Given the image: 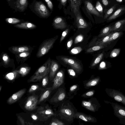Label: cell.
<instances>
[{"label":"cell","mask_w":125,"mask_h":125,"mask_svg":"<svg viewBox=\"0 0 125 125\" xmlns=\"http://www.w3.org/2000/svg\"><path fill=\"white\" fill-rule=\"evenodd\" d=\"M59 106L56 116L65 124L69 125L73 123L77 111L69 99H67Z\"/></svg>","instance_id":"6da1fadb"},{"label":"cell","mask_w":125,"mask_h":125,"mask_svg":"<svg viewBox=\"0 0 125 125\" xmlns=\"http://www.w3.org/2000/svg\"><path fill=\"white\" fill-rule=\"evenodd\" d=\"M51 61L49 58L36 71L29 79V82L38 81L47 75L50 71Z\"/></svg>","instance_id":"7a4b0ae2"},{"label":"cell","mask_w":125,"mask_h":125,"mask_svg":"<svg viewBox=\"0 0 125 125\" xmlns=\"http://www.w3.org/2000/svg\"><path fill=\"white\" fill-rule=\"evenodd\" d=\"M58 89L51 99L52 103L59 105L67 99L64 83L57 88Z\"/></svg>","instance_id":"3957f363"},{"label":"cell","mask_w":125,"mask_h":125,"mask_svg":"<svg viewBox=\"0 0 125 125\" xmlns=\"http://www.w3.org/2000/svg\"><path fill=\"white\" fill-rule=\"evenodd\" d=\"M56 38L46 40L40 45L36 54L37 57L39 58L45 54L52 47L56 40Z\"/></svg>","instance_id":"277c9868"},{"label":"cell","mask_w":125,"mask_h":125,"mask_svg":"<svg viewBox=\"0 0 125 125\" xmlns=\"http://www.w3.org/2000/svg\"><path fill=\"white\" fill-rule=\"evenodd\" d=\"M37 114L44 120H47L53 116H56V112L55 113L50 108L47 106L45 107H40L37 111Z\"/></svg>","instance_id":"5b68a950"},{"label":"cell","mask_w":125,"mask_h":125,"mask_svg":"<svg viewBox=\"0 0 125 125\" xmlns=\"http://www.w3.org/2000/svg\"><path fill=\"white\" fill-rule=\"evenodd\" d=\"M64 73L62 70L59 71L55 76L53 79V83L51 87L52 90L58 88L64 83Z\"/></svg>","instance_id":"8992f818"},{"label":"cell","mask_w":125,"mask_h":125,"mask_svg":"<svg viewBox=\"0 0 125 125\" xmlns=\"http://www.w3.org/2000/svg\"><path fill=\"white\" fill-rule=\"evenodd\" d=\"M96 99L92 97L87 100H83L82 102V106L86 109L91 111H96L98 107Z\"/></svg>","instance_id":"52a82bcc"},{"label":"cell","mask_w":125,"mask_h":125,"mask_svg":"<svg viewBox=\"0 0 125 125\" xmlns=\"http://www.w3.org/2000/svg\"><path fill=\"white\" fill-rule=\"evenodd\" d=\"M61 59L65 63L69 65L78 73L81 71L82 67L80 64L75 60L64 57H60Z\"/></svg>","instance_id":"ba28073f"},{"label":"cell","mask_w":125,"mask_h":125,"mask_svg":"<svg viewBox=\"0 0 125 125\" xmlns=\"http://www.w3.org/2000/svg\"><path fill=\"white\" fill-rule=\"evenodd\" d=\"M34 9L36 11L41 17L45 18L49 15V11L46 6L42 2H37L35 4Z\"/></svg>","instance_id":"9c48e42d"},{"label":"cell","mask_w":125,"mask_h":125,"mask_svg":"<svg viewBox=\"0 0 125 125\" xmlns=\"http://www.w3.org/2000/svg\"><path fill=\"white\" fill-rule=\"evenodd\" d=\"M38 98L36 96L31 95L28 97L24 105L25 108L28 111L34 110L38 102Z\"/></svg>","instance_id":"30bf717a"},{"label":"cell","mask_w":125,"mask_h":125,"mask_svg":"<svg viewBox=\"0 0 125 125\" xmlns=\"http://www.w3.org/2000/svg\"><path fill=\"white\" fill-rule=\"evenodd\" d=\"M75 118L80 119L86 122L95 123L96 121V119L95 117L78 112L76 114Z\"/></svg>","instance_id":"8fae6325"},{"label":"cell","mask_w":125,"mask_h":125,"mask_svg":"<svg viewBox=\"0 0 125 125\" xmlns=\"http://www.w3.org/2000/svg\"><path fill=\"white\" fill-rule=\"evenodd\" d=\"M26 91L25 89H22L13 94L8 99L7 103L9 104L15 103L24 94Z\"/></svg>","instance_id":"7c38bea8"},{"label":"cell","mask_w":125,"mask_h":125,"mask_svg":"<svg viewBox=\"0 0 125 125\" xmlns=\"http://www.w3.org/2000/svg\"><path fill=\"white\" fill-rule=\"evenodd\" d=\"M31 48L27 46H14L10 48L9 49L14 54H19L25 52H29Z\"/></svg>","instance_id":"4fadbf2b"},{"label":"cell","mask_w":125,"mask_h":125,"mask_svg":"<svg viewBox=\"0 0 125 125\" xmlns=\"http://www.w3.org/2000/svg\"><path fill=\"white\" fill-rule=\"evenodd\" d=\"M53 24L54 27L56 29H63L67 26L64 20L60 17L55 18L53 20Z\"/></svg>","instance_id":"5bb4252c"},{"label":"cell","mask_w":125,"mask_h":125,"mask_svg":"<svg viewBox=\"0 0 125 125\" xmlns=\"http://www.w3.org/2000/svg\"><path fill=\"white\" fill-rule=\"evenodd\" d=\"M59 67V65L57 62L53 60L51 61L49 76L51 80H53Z\"/></svg>","instance_id":"9a60e30c"},{"label":"cell","mask_w":125,"mask_h":125,"mask_svg":"<svg viewBox=\"0 0 125 125\" xmlns=\"http://www.w3.org/2000/svg\"><path fill=\"white\" fill-rule=\"evenodd\" d=\"M85 3L86 8L88 12L98 17L100 16L99 12L89 1H85Z\"/></svg>","instance_id":"2e32d148"},{"label":"cell","mask_w":125,"mask_h":125,"mask_svg":"<svg viewBox=\"0 0 125 125\" xmlns=\"http://www.w3.org/2000/svg\"><path fill=\"white\" fill-rule=\"evenodd\" d=\"M76 21L77 26L79 28H86L88 26L87 23L79 14L76 15Z\"/></svg>","instance_id":"e0dca14e"},{"label":"cell","mask_w":125,"mask_h":125,"mask_svg":"<svg viewBox=\"0 0 125 125\" xmlns=\"http://www.w3.org/2000/svg\"><path fill=\"white\" fill-rule=\"evenodd\" d=\"M14 27L22 29H32L35 28L36 25L31 23L29 22L22 23L15 25Z\"/></svg>","instance_id":"ac0fdd59"},{"label":"cell","mask_w":125,"mask_h":125,"mask_svg":"<svg viewBox=\"0 0 125 125\" xmlns=\"http://www.w3.org/2000/svg\"><path fill=\"white\" fill-rule=\"evenodd\" d=\"M79 89V86L77 84L72 86L70 88L69 92L67 95V97L69 99L73 98L77 94V91Z\"/></svg>","instance_id":"d6986e66"},{"label":"cell","mask_w":125,"mask_h":125,"mask_svg":"<svg viewBox=\"0 0 125 125\" xmlns=\"http://www.w3.org/2000/svg\"><path fill=\"white\" fill-rule=\"evenodd\" d=\"M99 81L98 78H93L87 81L84 83L85 88L88 89L95 86L98 83Z\"/></svg>","instance_id":"ffe728a7"},{"label":"cell","mask_w":125,"mask_h":125,"mask_svg":"<svg viewBox=\"0 0 125 125\" xmlns=\"http://www.w3.org/2000/svg\"><path fill=\"white\" fill-rule=\"evenodd\" d=\"M125 10V7H120L111 16L108 18L107 20L108 21H110L114 20L119 17Z\"/></svg>","instance_id":"44dd1931"},{"label":"cell","mask_w":125,"mask_h":125,"mask_svg":"<svg viewBox=\"0 0 125 125\" xmlns=\"http://www.w3.org/2000/svg\"><path fill=\"white\" fill-rule=\"evenodd\" d=\"M71 6L72 10L76 14L78 11L79 9L81 4V0H71Z\"/></svg>","instance_id":"7402d4cb"},{"label":"cell","mask_w":125,"mask_h":125,"mask_svg":"<svg viewBox=\"0 0 125 125\" xmlns=\"http://www.w3.org/2000/svg\"><path fill=\"white\" fill-rule=\"evenodd\" d=\"M17 8L19 10L23 11L24 10L28 5L27 0H17L16 2Z\"/></svg>","instance_id":"603a6c76"},{"label":"cell","mask_w":125,"mask_h":125,"mask_svg":"<svg viewBox=\"0 0 125 125\" xmlns=\"http://www.w3.org/2000/svg\"><path fill=\"white\" fill-rule=\"evenodd\" d=\"M113 26L109 25L104 28L101 31L98 36L103 37L109 35L111 32H113Z\"/></svg>","instance_id":"cb8c5ba5"},{"label":"cell","mask_w":125,"mask_h":125,"mask_svg":"<svg viewBox=\"0 0 125 125\" xmlns=\"http://www.w3.org/2000/svg\"><path fill=\"white\" fill-rule=\"evenodd\" d=\"M52 91L51 87L46 88L41 95L38 104H39L48 98L50 96Z\"/></svg>","instance_id":"d4e9b609"},{"label":"cell","mask_w":125,"mask_h":125,"mask_svg":"<svg viewBox=\"0 0 125 125\" xmlns=\"http://www.w3.org/2000/svg\"><path fill=\"white\" fill-rule=\"evenodd\" d=\"M125 24V19L118 21L113 26V31H118L122 28Z\"/></svg>","instance_id":"484cf974"},{"label":"cell","mask_w":125,"mask_h":125,"mask_svg":"<svg viewBox=\"0 0 125 125\" xmlns=\"http://www.w3.org/2000/svg\"><path fill=\"white\" fill-rule=\"evenodd\" d=\"M108 44H109L106 43L101 45H96L88 49L87 50L86 52H91L99 50L106 47Z\"/></svg>","instance_id":"4316f807"},{"label":"cell","mask_w":125,"mask_h":125,"mask_svg":"<svg viewBox=\"0 0 125 125\" xmlns=\"http://www.w3.org/2000/svg\"><path fill=\"white\" fill-rule=\"evenodd\" d=\"M113 32H112L108 35L103 37L101 39L98 40L96 42L95 45H100L106 43Z\"/></svg>","instance_id":"83f0119b"},{"label":"cell","mask_w":125,"mask_h":125,"mask_svg":"<svg viewBox=\"0 0 125 125\" xmlns=\"http://www.w3.org/2000/svg\"><path fill=\"white\" fill-rule=\"evenodd\" d=\"M123 34L121 32H113L106 43L109 44L111 42L120 37Z\"/></svg>","instance_id":"f1b7e54d"},{"label":"cell","mask_w":125,"mask_h":125,"mask_svg":"<svg viewBox=\"0 0 125 125\" xmlns=\"http://www.w3.org/2000/svg\"><path fill=\"white\" fill-rule=\"evenodd\" d=\"M19 71H15L9 73L7 74L5 76L6 79L10 80H12L14 79L19 73Z\"/></svg>","instance_id":"f546056e"},{"label":"cell","mask_w":125,"mask_h":125,"mask_svg":"<svg viewBox=\"0 0 125 125\" xmlns=\"http://www.w3.org/2000/svg\"><path fill=\"white\" fill-rule=\"evenodd\" d=\"M51 125H65V123L57 118H53L49 124Z\"/></svg>","instance_id":"4dcf8cb0"},{"label":"cell","mask_w":125,"mask_h":125,"mask_svg":"<svg viewBox=\"0 0 125 125\" xmlns=\"http://www.w3.org/2000/svg\"><path fill=\"white\" fill-rule=\"evenodd\" d=\"M94 93L95 91L94 90H90L83 94L81 96L85 98L90 97L93 96Z\"/></svg>","instance_id":"1f68e13d"},{"label":"cell","mask_w":125,"mask_h":125,"mask_svg":"<svg viewBox=\"0 0 125 125\" xmlns=\"http://www.w3.org/2000/svg\"><path fill=\"white\" fill-rule=\"evenodd\" d=\"M116 7V5H115L110 8L106 12L104 17V19H106L108 18L112 14Z\"/></svg>","instance_id":"d6a6232c"},{"label":"cell","mask_w":125,"mask_h":125,"mask_svg":"<svg viewBox=\"0 0 125 125\" xmlns=\"http://www.w3.org/2000/svg\"><path fill=\"white\" fill-rule=\"evenodd\" d=\"M29 71V68L28 67H22L20 68L19 73L22 76H24L27 74Z\"/></svg>","instance_id":"836d02e7"},{"label":"cell","mask_w":125,"mask_h":125,"mask_svg":"<svg viewBox=\"0 0 125 125\" xmlns=\"http://www.w3.org/2000/svg\"><path fill=\"white\" fill-rule=\"evenodd\" d=\"M5 20L7 22L12 24L18 23L21 21L20 20L14 18H7Z\"/></svg>","instance_id":"e575fe53"},{"label":"cell","mask_w":125,"mask_h":125,"mask_svg":"<svg viewBox=\"0 0 125 125\" xmlns=\"http://www.w3.org/2000/svg\"><path fill=\"white\" fill-rule=\"evenodd\" d=\"M103 56V53H102L99 54L92 63V67L94 66L98 63L102 59Z\"/></svg>","instance_id":"d590c367"},{"label":"cell","mask_w":125,"mask_h":125,"mask_svg":"<svg viewBox=\"0 0 125 125\" xmlns=\"http://www.w3.org/2000/svg\"><path fill=\"white\" fill-rule=\"evenodd\" d=\"M120 52L119 49H115L113 50L111 52L110 57L111 58H114L118 56Z\"/></svg>","instance_id":"8d00e7d4"},{"label":"cell","mask_w":125,"mask_h":125,"mask_svg":"<svg viewBox=\"0 0 125 125\" xmlns=\"http://www.w3.org/2000/svg\"><path fill=\"white\" fill-rule=\"evenodd\" d=\"M82 49L80 47H75L72 49L70 52V53L72 54H76L79 53Z\"/></svg>","instance_id":"74e56055"},{"label":"cell","mask_w":125,"mask_h":125,"mask_svg":"<svg viewBox=\"0 0 125 125\" xmlns=\"http://www.w3.org/2000/svg\"><path fill=\"white\" fill-rule=\"evenodd\" d=\"M83 39V37L82 34H79L75 38L74 43L75 44L78 43L82 42Z\"/></svg>","instance_id":"f35d334b"},{"label":"cell","mask_w":125,"mask_h":125,"mask_svg":"<svg viewBox=\"0 0 125 125\" xmlns=\"http://www.w3.org/2000/svg\"><path fill=\"white\" fill-rule=\"evenodd\" d=\"M95 8L98 12L101 13L103 12V8L102 6L99 1H97L96 3Z\"/></svg>","instance_id":"ab89813d"},{"label":"cell","mask_w":125,"mask_h":125,"mask_svg":"<svg viewBox=\"0 0 125 125\" xmlns=\"http://www.w3.org/2000/svg\"><path fill=\"white\" fill-rule=\"evenodd\" d=\"M48 77L47 75L42 79V85L43 87H45L47 85L48 82Z\"/></svg>","instance_id":"60d3db41"},{"label":"cell","mask_w":125,"mask_h":125,"mask_svg":"<svg viewBox=\"0 0 125 125\" xmlns=\"http://www.w3.org/2000/svg\"><path fill=\"white\" fill-rule=\"evenodd\" d=\"M39 88V86L37 85H33L30 88L28 92L30 93L33 92L37 90Z\"/></svg>","instance_id":"b9f144b4"},{"label":"cell","mask_w":125,"mask_h":125,"mask_svg":"<svg viewBox=\"0 0 125 125\" xmlns=\"http://www.w3.org/2000/svg\"><path fill=\"white\" fill-rule=\"evenodd\" d=\"M30 53L29 52H25L19 53V56L21 58H25L29 56Z\"/></svg>","instance_id":"7bdbcfd3"},{"label":"cell","mask_w":125,"mask_h":125,"mask_svg":"<svg viewBox=\"0 0 125 125\" xmlns=\"http://www.w3.org/2000/svg\"><path fill=\"white\" fill-rule=\"evenodd\" d=\"M69 31V29H66L65 31H64L62 33V36L61 38L60 42H62V41L65 38V37Z\"/></svg>","instance_id":"ee69618b"},{"label":"cell","mask_w":125,"mask_h":125,"mask_svg":"<svg viewBox=\"0 0 125 125\" xmlns=\"http://www.w3.org/2000/svg\"><path fill=\"white\" fill-rule=\"evenodd\" d=\"M68 72L70 75L73 77L76 76V73L74 70L72 69H69L68 70Z\"/></svg>","instance_id":"f6af8a7d"},{"label":"cell","mask_w":125,"mask_h":125,"mask_svg":"<svg viewBox=\"0 0 125 125\" xmlns=\"http://www.w3.org/2000/svg\"><path fill=\"white\" fill-rule=\"evenodd\" d=\"M48 6L51 10H52L53 9L52 3L50 0H45Z\"/></svg>","instance_id":"bcb514c9"},{"label":"cell","mask_w":125,"mask_h":125,"mask_svg":"<svg viewBox=\"0 0 125 125\" xmlns=\"http://www.w3.org/2000/svg\"><path fill=\"white\" fill-rule=\"evenodd\" d=\"M2 59L4 62L5 63H7L9 61V57L6 54H4L2 56Z\"/></svg>","instance_id":"7dc6e473"},{"label":"cell","mask_w":125,"mask_h":125,"mask_svg":"<svg viewBox=\"0 0 125 125\" xmlns=\"http://www.w3.org/2000/svg\"><path fill=\"white\" fill-rule=\"evenodd\" d=\"M18 118L21 122V125H28V122H25L23 119L20 116H18Z\"/></svg>","instance_id":"c3c4849f"},{"label":"cell","mask_w":125,"mask_h":125,"mask_svg":"<svg viewBox=\"0 0 125 125\" xmlns=\"http://www.w3.org/2000/svg\"><path fill=\"white\" fill-rule=\"evenodd\" d=\"M73 41L72 39H71L67 43V49H69L72 46Z\"/></svg>","instance_id":"681fc988"},{"label":"cell","mask_w":125,"mask_h":125,"mask_svg":"<svg viewBox=\"0 0 125 125\" xmlns=\"http://www.w3.org/2000/svg\"><path fill=\"white\" fill-rule=\"evenodd\" d=\"M115 99L118 102H121L122 100V98L120 96L117 95L115 97Z\"/></svg>","instance_id":"f907efd6"},{"label":"cell","mask_w":125,"mask_h":125,"mask_svg":"<svg viewBox=\"0 0 125 125\" xmlns=\"http://www.w3.org/2000/svg\"><path fill=\"white\" fill-rule=\"evenodd\" d=\"M61 4L63 6H65L67 2V0H60Z\"/></svg>","instance_id":"816d5d0a"},{"label":"cell","mask_w":125,"mask_h":125,"mask_svg":"<svg viewBox=\"0 0 125 125\" xmlns=\"http://www.w3.org/2000/svg\"><path fill=\"white\" fill-rule=\"evenodd\" d=\"M103 4L105 6H107L108 4V2L107 0H102Z\"/></svg>","instance_id":"f5cc1de1"},{"label":"cell","mask_w":125,"mask_h":125,"mask_svg":"<svg viewBox=\"0 0 125 125\" xmlns=\"http://www.w3.org/2000/svg\"><path fill=\"white\" fill-rule=\"evenodd\" d=\"M119 113L122 115L123 116H125V111L124 110L120 109L119 111Z\"/></svg>","instance_id":"db71d44e"},{"label":"cell","mask_w":125,"mask_h":125,"mask_svg":"<svg viewBox=\"0 0 125 125\" xmlns=\"http://www.w3.org/2000/svg\"><path fill=\"white\" fill-rule=\"evenodd\" d=\"M31 117L34 120H36L38 119V117L35 115L33 114L31 115Z\"/></svg>","instance_id":"11a10c76"},{"label":"cell","mask_w":125,"mask_h":125,"mask_svg":"<svg viewBox=\"0 0 125 125\" xmlns=\"http://www.w3.org/2000/svg\"><path fill=\"white\" fill-rule=\"evenodd\" d=\"M105 64L104 62H102L101 63L100 65V66L101 68H103L105 66Z\"/></svg>","instance_id":"9f6ffc18"},{"label":"cell","mask_w":125,"mask_h":125,"mask_svg":"<svg viewBox=\"0 0 125 125\" xmlns=\"http://www.w3.org/2000/svg\"><path fill=\"white\" fill-rule=\"evenodd\" d=\"M2 86H0V91L1 90V89H2Z\"/></svg>","instance_id":"6f0895ef"},{"label":"cell","mask_w":125,"mask_h":125,"mask_svg":"<svg viewBox=\"0 0 125 125\" xmlns=\"http://www.w3.org/2000/svg\"><path fill=\"white\" fill-rule=\"evenodd\" d=\"M11 0H7V1L8 2L9 1H10Z\"/></svg>","instance_id":"680465c9"}]
</instances>
